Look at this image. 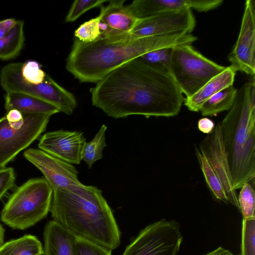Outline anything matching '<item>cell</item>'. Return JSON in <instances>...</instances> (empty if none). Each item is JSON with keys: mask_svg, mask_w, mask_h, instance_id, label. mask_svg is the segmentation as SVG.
<instances>
[{"mask_svg": "<svg viewBox=\"0 0 255 255\" xmlns=\"http://www.w3.org/2000/svg\"><path fill=\"white\" fill-rule=\"evenodd\" d=\"M90 92L93 105L115 119L174 117L185 99L169 71L139 58L112 70Z\"/></svg>", "mask_w": 255, "mask_h": 255, "instance_id": "6da1fadb", "label": "cell"}, {"mask_svg": "<svg viewBox=\"0 0 255 255\" xmlns=\"http://www.w3.org/2000/svg\"><path fill=\"white\" fill-rule=\"evenodd\" d=\"M197 39L185 31L137 37L130 33L100 36L89 43L75 38L66 69L80 82L101 81L112 70L150 51L191 44Z\"/></svg>", "mask_w": 255, "mask_h": 255, "instance_id": "7a4b0ae2", "label": "cell"}, {"mask_svg": "<svg viewBox=\"0 0 255 255\" xmlns=\"http://www.w3.org/2000/svg\"><path fill=\"white\" fill-rule=\"evenodd\" d=\"M53 220L77 237L111 251L121 244V232L102 191L83 184L53 190Z\"/></svg>", "mask_w": 255, "mask_h": 255, "instance_id": "3957f363", "label": "cell"}, {"mask_svg": "<svg viewBox=\"0 0 255 255\" xmlns=\"http://www.w3.org/2000/svg\"><path fill=\"white\" fill-rule=\"evenodd\" d=\"M243 85L220 122L222 139L235 190L255 177V79Z\"/></svg>", "mask_w": 255, "mask_h": 255, "instance_id": "277c9868", "label": "cell"}, {"mask_svg": "<svg viewBox=\"0 0 255 255\" xmlns=\"http://www.w3.org/2000/svg\"><path fill=\"white\" fill-rule=\"evenodd\" d=\"M52 195L53 189L44 177L30 179L9 197L0 220L13 229L28 228L47 215Z\"/></svg>", "mask_w": 255, "mask_h": 255, "instance_id": "5b68a950", "label": "cell"}, {"mask_svg": "<svg viewBox=\"0 0 255 255\" xmlns=\"http://www.w3.org/2000/svg\"><path fill=\"white\" fill-rule=\"evenodd\" d=\"M225 68L203 56L191 44L171 48L169 71L186 98L195 94Z\"/></svg>", "mask_w": 255, "mask_h": 255, "instance_id": "8992f818", "label": "cell"}, {"mask_svg": "<svg viewBox=\"0 0 255 255\" xmlns=\"http://www.w3.org/2000/svg\"><path fill=\"white\" fill-rule=\"evenodd\" d=\"M22 63H11L0 70V84L6 93L18 92L37 97L57 107L60 112L71 115L77 106L74 95L46 74L38 84L26 82L21 75Z\"/></svg>", "mask_w": 255, "mask_h": 255, "instance_id": "52a82bcc", "label": "cell"}, {"mask_svg": "<svg viewBox=\"0 0 255 255\" xmlns=\"http://www.w3.org/2000/svg\"><path fill=\"white\" fill-rule=\"evenodd\" d=\"M50 117L23 114L22 120L14 123H9L5 116L0 118V169L40 136L45 130Z\"/></svg>", "mask_w": 255, "mask_h": 255, "instance_id": "ba28073f", "label": "cell"}, {"mask_svg": "<svg viewBox=\"0 0 255 255\" xmlns=\"http://www.w3.org/2000/svg\"><path fill=\"white\" fill-rule=\"evenodd\" d=\"M182 240L179 224L162 219L141 230L122 255H177Z\"/></svg>", "mask_w": 255, "mask_h": 255, "instance_id": "9c48e42d", "label": "cell"}, {"mask_svg": "<svg viewBox=\"0 0 255 255\" xmlns=\"http://www.w3.org/2000/svg\"><path fill=\"white\" fill-rule=\"evenodd\" d=\"M255 0H247L240 33L228 56L231 66L253 76L255 74Z\"/></svg>", "mask_w": 255, "mask_h": 255, "instance_id": "30bf717a", "label": "cell"}, {"mask_svg": "<svg viewBox=\"0 0 255 255\" xmlns=\"http://www.w3.org/2000/svg\"><path fill=\"white\" fill-rule=\"evenodd\" d=\"M196 20L190 9L165 11L138 19L130 33L137 37L185 31L191 34Z\"/></svg>", "mask_w": 255, "mask_h": 255, "instance_id": "8fae6325", "label": "cell"}, {"mask_svg": "<svg viewBox=\"0 0 255 255\" xmlns=\"http://www.w3.org/2000/svg\"><path fill=\"white\" fill-rule=\"evenodd\" d=\"M198 147L208 159L219 179L229 203L239 210L238 195L233 186L231 172L222 136L220 123L217 124L211 133L207 134L199 143Z\"/></svg>", "mask_w": 255, "mask_h": 255, "instance_id": "7c38bea8", "label": "cell"}, {"mask_svg": "<svg viewBox=\"0 0 255 255\" xmlns=\"http://www.w3.org/2000/svg\"><path fill=\"white\" fill-rule=\"evenodd\" d=\"M24 156L42 173L53 190L82 184L78 179V171L74 166L40 149H26Z\"/></svg>", "mask_w": 255, "mask_h": 255, "instance_id": "4fadbf2b", "label": "cell"}, {"mask_svg": "<svg viewBox=\"0 0 255 255\" xmlns=\"http://www.w3.org/2000/svg\"><path fill=\"white\" fill-rule=\"evenodd\" d=\"M86 142L83 133L63 129L42 135L38 144L44 152L71 164L81 161V152Z\"/></svg>", "mask_w": 255, "mask_h": 255, "instance_id": "5bb4252c", "label": "cell"}, {"mask_svg": "<svg viewBox=\"0 0 255 255\" xmlns=\"http://www.w3.org/2000/svg\"><path fill=\"white\" fill-rule=\"evenodd\" d=\"M223 0H135L127 5L132 14L141 19L158 13L187 9L206 12L216 8Z\"/></svg>", "mask_w": 255, "mask_h": 255, "instance_id": "9a60e30c", "label": "cell"}, {"mask_svg": "<svg viewBox=\"0 0 255 255\" xmlns=\"http://www.w3.org/2000/svg\"><path fill=\"white\" fill-rule=\"evenodd\" d=\"M77 237L58 222L50 221L45 226L43 232V255H75Z\"/></svg>", "mask_w": 255, "mask_h": 255, "instance_id": "2e32d148", "label": "cell"}, {"mask_svg": "<svg viewBox=\"0 0 255 255\" xmlns=\"http://www.w3.org/2000/svg\"><path fill=\"white\" fill-rule=\"evenodd\" d=\"M125 0H110L109 3L101 8L100 20L117 33H129L139 19L131 13Z\"/></svg>", "mask_w": 255, "mask_h": 255, "instance_id": "e0dca14e", "label": "cell"}, {"mask_svg": "<svg viewBox=\"0 0 255 255\" xmlns=\"http://www.w3.org/2000/svg\"><path fill=\"white\" fill-rule=\"evenodd\" d=\"M236 72L231 66L226 67L222 72L210 79L195 94L190 97L185 98L184 105L191 112H199L202 105L212 96L233 85Z\"/></svg>", "mask_w": 255, "mask_h": 255, "instance_id": "ac0fdd59", "label": "cell"}, {"mask_svg": "<svg viewBox=\"0 0 255 255\" xmlns=\"http://www.w3.org/2000/svg\"><path fill=\"white\" fill-rule=\"evenodd\" d=\"M4 101L6 112L14 109L23 114H45L51 116L60 112L57 107L51 103L24 93H6Z\"/></svg>", "mask_w": 255, "mask_h": 255, "instance_id": "d6986e66", "label": "cell"}, {"mask_svg": "<svg viewBox=\"0 0 255 255\" xmlns=\"http://www.w3.org/2000/svg\"><path fill=\"white\" fill-rule=\"evenodd\" d=\"M41 242L33 235H25L10 240L0 247V255H43Z\"/></svg>", "mask_w": 255, "mask_h": 255, "instance_id": "ffe728a7", "label": "cell"}, {"mask_svg": "<svg viewBox=\"0 0 255 255\" xmlns=\"http://www.w3.org/2000/svg\"><path fill=\"white\" fill-rule=\"evenodd\" d=\"M237 89L233 85L217 92L201 107L199 111L204 117L216 116L223 111L229 110L235 101Z\"/></svg>", "mask_w": 255, "mask_h": 255, "instance_id": "44dd1931", "label": "cell"}, {"mask_svg": "<svg viewBox=\"0 0 255 255\" xmlns=\"http://www.w3.org/2000/svg\"><path fill=\"white\" fill-rule=\"evenodd\" d=\"M24 22L17 20L13 28L0 38V59L8 60L16 57L21 51L24 42Z\"/></svg>", "mask_w": 255, "mask_h": 255, "instance_id": "7402d4cb", "label": "cell"}, {"mask_svg": "<svg viewBox=\"0 0 255 255\" xmlns=\"http://www.w3.org/2000/svg\"><path fill=\"white\" fill-rule=\"evenodd\" d=\"M195 153L206 182L214 198L226 204L229 201L222 185L205 156L195 146Z\"/></svg>", "mask_w": 255, "mask_h": 255, "instance_id": "603a6c76", "label": "cell"}, {"mask_svg": "<svg viewBox=\"0 0 255 255\" xmlns=\"http://www.w3.org/2000/svg\"><path fill=\"white\" fill-rule=\"evenodd\" d=\"M107 127L105 125L101 126L99 131L93 139L86 142L81 152V160L85 161L90 169L97 160L102 158L103 150L107 146L106 142V131Z\"/></svg>", "mask_w": 255, "mask_h": 255, "instance_id": "cb8c5ba5", "label": "cell"}, {"mask_svg": "<svg viewBox=\"0 0 255 255\" xmlns=\"http://www.w3.org/2000/svg\"><path fill=\"white\" fill-rule=\"evenodd\" d=\"M240 189L238 200L243 218H255V193L254 188L250 183H246Z\"/></svg>", "mask_w": 255, "mask_h": 255, "instance_id": "d4e9b609", "label": "cell"}, {"mask_svg": "<svg viewBox=\"0 0 255 255\" xmlns=\"http://www.w3.org/2000/svg\"><path fill=\"white\" fill-rule=\"evenodd\" d=\"M241 255H255V218H243Z\"/></svg>", "mask_w": 255, "mask_h": 255, "instance_id": "484cf974", "label": "cell"}, {"mask_svg": "<svg viewBox=\"0 0 255 255\" xmlns=\"http://www.w3.org/2000/svg\"><path fill=\"white\" fill-rule=\"evenodd\" d=\"M100 17H97L82 23L74 32L76 38L81 41L89 43L96 40L101 35L99 28Z\"/></svg>", "mask_w": 255, "mask_h": 255, "instance_id": "4316f807", "label": "cell"}, {"mask_svg": "<svg viewBox=\"0 0 255 255\" xmlns=\"http://www.w3.org/2000/svg\"><path fill=\"white\" fill-rule=\"evenodd\" d=\"M171 48H164L155 50L138 58L150 65L169 71Z\"/></svg>", "mask_w": 255, "mask_h": 255, "instance_id": "83f0119b", "label": "cell"}, {"mask_svg": "<svg viewBox=\"0 0 255 255\" xmlns=\"http://www.w3.org/2000/svg\"><path fill=\"white\" fill-rule=\"evenodd\" d=\"M21 72L23 79L32 84L42 83L47 74L41 69V65L34 60H27L22 63Z\"/></svg>", "mask_w": 255, "mask_h": 255, "instance_id": "f1b7e54d", "label": "cell"}, {"mask_svg": "<svg viewBox=\"0 0 255 255\" xmlns=\"http://www.w3.org/2000/svg\"><path fill=\"white\" fill-rule=\"evenodd\" d=\"M107 0H76L73 2L65 18L66 22L75 21L87 11L102 6Z\"/></svg>", "mask_w": 255, "mask_h": 255, "instance_id": "f546056e", "label": "cell"}, {"mask_svg": "<svg viewBox=\"0 0 255 255\" xmlns=\"http://www.w3.org/2000/svg\"><path fill=\"white\" fill-rule=\"evenodd\" d=\"M75 255H112V251L87 240L77 237Z\"/></svg>", "mask_w": 255, "mask_h": 255, "instance_id": "4dcf8cb0", "label": "cell"}, {"mask_svg": "<svg viewBox=\"0 0 255 255\" xmlns=\"http://www.w3.org/2000/svg\"><path fill=\"white\" fill-rule=\"evenodd\" d=\"M15 181V175L12 167L5 166L0 169V200L14 186Z\"/></svg>", "mask_w": 255, "mask_h": 255, "instance_id": "1f68e13d", "label": "cell"}, {"mask_svg": "<svg viewBox=\"0 0 255 255\" xmlns=\"http://www.w3.org/2000/svg\"><path fill=\"white\" fill-rule=\"evenodd\" d=\"M197 127L198 129L203 133L209 134L214 130L215 125L212 120L204 117L198 120Z\"/></svg>", "mask_w": 255, "mask_h": 255, "instance_id": "d6a6232c", "label": "cell"}, {"mask_svg": "<svg viewBox=\"0 0 255 255\" xmlns=\"http://www.w3.org/2000/svg\"><path fill=\"white\" fill-rule=\"evenodd\" d=\"M17 20L7 18L0 20V38L6 35L14 26Z\"/></svg>", "mask_w": 255, "mask_h": 255, "instance_id": "836d02e7", "label": "cell"}, {"mask_svg": "<svg viewBox=\"0 0 255 255\" xmlns=\"http://www.w3.org/2000/svg\"><path fill=\"white\" fill-rule=\"evenodd\" d=\"M10 123H14L21 121L23 119V114L16 110H11L7 112L5 116Z\"/></svg>", "mask_w": 255, "mask_h": 255, "instance_id": "e575fe53", "label": "cell"}, {"mask_svg": "<svg viewBox=\"0 0 255 255\" xmlns=\"http://www.w3.org/2000/svg\"><path fill=\"white\" fill-rule=\"evenodd\" d=\"M205 255H234L229 250L225 249L221 247H218L216 250Z\"/></svg>", "mask_w": 255, "mask_h": 255, "instance_id": "d590c367", "label": "cell"}, {"mask_svg": "<svg viewBox=\"0 0 255 255\" xmlns=\"http://www.w3.org/2000/svg\"><path fill=\"white\" fill-rule=\"evenodd\" d=\"M4 229L0 223V247L4 243Z\"/></svg>", "mask_w": 255, "mask_h": 255, "instance_id": "8d00e7d4", "label": "cell"}]
</instances>
